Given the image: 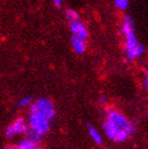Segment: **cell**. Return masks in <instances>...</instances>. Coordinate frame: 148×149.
<instances>
[{
    "label": "cell",
    "mask_w": 148,
    "mask_h": 149,
    "mask_svg": "<svg viewBox=\"0 0 148 149\" xmlns=\"http://www.w3.org/2000/svg\"><path fill=\"white\" fill-rule=\"evenodd\" d=\"M32 102V97L31 96H27V97H23L18 102V106L19 107H27L29 106Z\"/></svg>",
    "instance_id": "obj_12"
},
{
    "label": "cell",
    "mask_w": 148,
    "mask_h": 149,
    "mask_svg": "<svg viewBox=\"0 0 148 149\" xmlns=\"http://www.w3.org/2000/svg\"><path fill=\"white\" fill-rule=\"evenodd\" d=\"M103 129L109 140L122 143L125 142L135 132V127L125 115L114 109L106 111Z\"/></svg>",
    "instance_id": "obj_2"
},
{
    "label": "cell",
    "mask_w": 148,
    "mask_h": 149,
    "mask_svg": "<svg viewBox=\"0 0 148 149\" xmlns=\"http://www.w3.org/2000/svg\"><path fill=\"white\" fill-rule=\"evenodd\" d=\"M16 149H39V148H38V144L33 142V141L28 138L20 141L19 143L16 145Z\"/></svg>",
    "instance_id": "obj_8"
},
{
    "label": "cell",
    "mask_w": 148,
    "mask_h": 149,
    "mask_svg": "<svg viewBox=\"0 0 148 149\" xmlns=\"http://www.w3.org/2000/svg\"><path fill=\"white\" fill-rule=\"evenodd\" d=\"M29 131V125L23 118H18L14 123L10 125L6 128V136L8 138H13L16 134H23V133H28Z\"/></svg>",
    "instance_id": "obj_4"
},
{
    "label": "cell",
    "mask_w": 148,
    "mask_h": 149,
    "mask_svg": "<svg viewBox=\"0 0 148 149\" xmlns=\"http://www.w3.org/2000/svg\"><path fill=\"white\" fill-rule=\"evenodd\" d=\"M72 47H73L74 51L77 54H83L86 50V38L80 37L77 35H74L71 37Z\"/></svg>",
    "instance_id": "obj_7"
},
{
    "label": "cell",
    "mask_w": 148,
    "mask_h": 149,
    "mask_svg": "<svg viewBox=\"0 0 148 149\" xmlns=\"http://www.w3.org/2000/svg\"><path fill=\"white\" fill-rule=\"evenodd\" d=\"M88 132H89V134H90V136H91V139L97 144V145H100V146L103 145L104 142H103L102 135H101V133L98 132V130H97L96 128H94L93 126H90V125H89Z\"/></svg>",
    "instance_id": "obj_9"
},
{
    "label": "cell",
    "mask_w": 148,
    "mask_h": 149,
    "mask_svg": "<svg viewBox=\"0 0 148 149\" xmlns=\"http://www.w3.org/2000/svg\"><path fill=\"white\" fill-rule=\"evenodd\" d=\"M70 30L73 33L74 35H77L80 37L83 38H87V35H88V31H87V28L84 23H82L78 20V21H74L71 22L70 24Z\"/></svg>",
    "instance_id": "obj_6"
},
{
    "label": "cell",
    "mask_w": 148,
    "mask_h": 149,
    "mask_svg": "<svg viewBox=\"0 0 148 149\" xmlns=\"http://www.w3.org/2000/svg\"><path fill=\"white\" fill-rule=\"evenodd\" d=\"M114 4L117 9L120 10H126L128 8L129 4V0H115L114 1Z\"/></svg>",
    "instance_id": "obj_11"
},
{
    "label": "cell",
    "mask_w": 148,
    "mask_h": 149,
    "mask_svg": "<svg viewBox=\"0 0 148 149\" xmlns=\"http://www.w3.org/2000/svg\"><path fill=\"white\" fill-rule=\"evenodd\" d=\"M3 149H14L13 147H11V146H6V147H4Z\"/></svg>",
    "instance_id": "obj_15"
},
{
    "label": "cell",
    "mask_w": 148,
    "mask_h": 149,
    "mask_svg": "<svg viewBox=\"0 0 148 149\" xmlns=\"http://www.w3.org/2000/svg\"><path fill=\"white\" fill-rule=\"evenodd\" d=\"M126 55L129 60H134L135 58L140 57L143 53H145V47L139 42L137 37L126 38Z\"/></svg>",
    "instance_id": "obj_3"
},
{
    "label": "cell",
    "mask_w": 148,
    "mask_h": 149,
    "mask_svg": "<svg viewBox=\"0 0 148 149\" xmlns=\"http://www.w3.org/2000/svg\"><path fill=\"white\" fill-rule=\"evenodd\" d=\"M66 18L70 22H74V21H78L80 17V14L77 12H75L74 10L68 9L66 11Z\"/></svg>",
    "instance_id": "obj_10"
},
{
    "label": "cell",
    "mask_w": 148,
    "mask_h": 149,
    "mask_svg": "<svg viewBox=\"0 0 148 149\" xmlns=\"http://www.w3.org/2000/svg\"><path fill=\"white\" fill-rule=\"evenodd\" d=\"M122 33L125 35L126 38L135 37V31H134L133 21L130 16H125L122 26Z\"/></svg>",
    "instance_id": "obj_5"
},
{
    "label": "cell",
    "mask_w": 148,
    "mask_h": 149,
    "mask_svg": "<svg viewBox=\"0 0 148 149\" xmlns=\"http://www.w3.org/2000/svg\"><path fill=\"white\" fill-rule=\"evenodd\" d=\"M147 81H148V77H147V75H146V77H145V80H144V86H145V88H147V86H148Z\"/></svg>",
    "instance_id": "obj_14"
},
{
    "label": "cell",
    "mask_w": 148,
    "mask_h": 149,
    "mask_svg": "<svg viewBox=\"0 0 148 149\" xmlns=\"http://www.w3.org/2000/svg\"><path fill=\"white\" fill-rule=\"evenodd\" d=\"M53 3H54V6H56L57 9H59L61 4H63V0H53Z\"/></svg>",
    "instance_id": "obj_13"
},
{
    "label": "cell",
    "mask_w": 148,
    "mask_h": 149,
    "mask_svg": "<svg viewBox=\"0 0 148 149\" xmlns=\"http://www.w3.org/2000/svg\"><path fill=\"white\" fill-rule=\"evenodd\" d=\"M55 115L54 105L48 98H39L32 104L29 113V131L43 138L50 130L51 120Z\"/></svg>",
    "instance_id": "obj_1"
}]
</instances>
